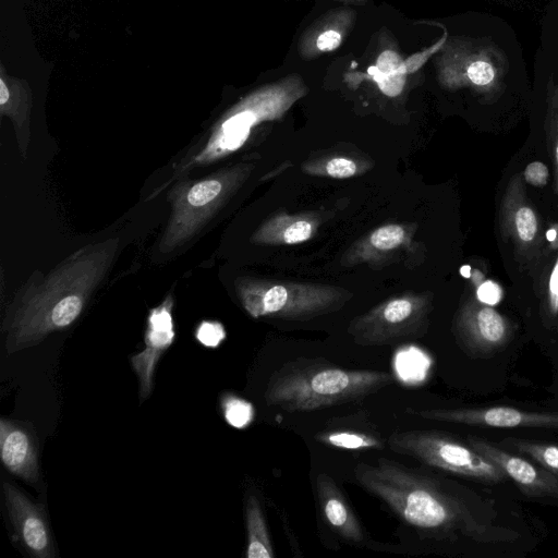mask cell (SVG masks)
<instances>
[{"mask_svg": "<svg viewBox=\"0 0 558 558\" xmlns=\"http://www.w3.org/2000/svg\"><path fill=\"white\" fill-rule=\"evenodd\" d=\"M545 134L555 171V190L558 195V82L550 76L546 85Z\"/></svg>", "mask_w": 558, "mask_h": 558, "instance_id": "19", "label": "cell"}, {"mask_svg": "<svg viewBox=\"0 0 558 558\" xmlns=\"http://www.w3.org/2000/svg\"><path fill=\"white\" fill-rule=\"evenodd\" d=\"M312 235V226L308 221L300 220L288 227L283 233V241L296 244L306 241Z\"/></svg>", "mask_w": 558, "mask_h": 558, "instance_id": "26", "label": "cell"}, {"mask_svg": "<svg viewBox=\"0 0 558 558\" xmlns=\"http://www.w3.org/2000/svg\"><path fill=\"white\" fill-rule=\"evenodd\" d=\"M356 418L345 417L327 423L326 427L315 435V439L328 447L343 450H379L385 448L380 433L362 424Z\"/></svg>", "mask_w": 558, "mask_h": 558, "instance_id": "16", "label": "cell"}, {"mask_svg": "<svg viewBox=\"0 0 558 558\" xmlns=\"http://www.w3.org/2000/svg\"><path fill=\"white\" fill-rule=\"evenodd\" d=\"M548 168L541 161H533L523 171V179L534 186H543L548 181Z\"/></svg>", "mask_w": 558, "mask_h": 558, "instance_id": "28", "label": "cell"}, {"mask_svg": "<svg viewBox=\"0 0 558 558\" xmlns=\"http://www.w3.org/2000/svg\"><path fill=\"white\" fill-rule=\"evenodd\" d=\"M225 420L235 428L247 426L253 418V407L247 401L233 395H225L221 399Z\"/></svg>", "mask_w": 558, "mask_h": 558, "instance_id": "21", "label": "cell"}, {"mask_svg": "<svg viewBox=\"0 0 558 558\" xmlns=\"http://www.w3.org/2000/svg\"><path fill=\"white\" fill-rule=\"evenodd\" d=\"M393 380L385 371L350 369L326 360L296 359L270 375L264 399L268 407L286 412H311L363 400Z\"/></svg>", "mask_w": 558, "mask_h": 558, "instance_id": "3", "label": "cell"}, {"mask_svg": "<svg viewBox=\"0 0 558 558\" xmlns=\"http://www.w3.org/2000/svg\"><path fill=\"white\" fill-rule=\"evenodd\" d=\"M388 448L423 465L488 483L508 478L506 473L469 444L438 430H398L387 438Z\"/></svg>", "mask_w": 558, "mask_h": 558, "instance_id": "4", "label": "cell"}, {"mask_svg": "<svg viewBox=\"0 0 558 558\" xmlns=\"http://www.w3.org/2000/svg\"><path fill=\"white\" fill-rule=\"evenodd\" d=\"M466 440L477 452L498 465L526 496L558 499V475L555 473L490 441L471 435Z\"/></svg>", "mask_w": 558, "mask_h": 558, "instance_id": "12", "label": "cell"}, {"mask_svg": "<svg viewBox=\"0 0 558 558\" xmlns=\"http://www.w3.org/2000/svg\"><path fill=\"white\" fill-rule=\"evenodd\" d=\"M246 525V558H274L275 550L266 517L256 495L250 494L244 506Z\"/></svg>", "mask_w": 558, "mask_h": 558, "instance_id": "18", "label": "cell"}, {"mask_svg": "<svg viewBox=\"0 0 558 558\" xmlns=\"http://www.w3.org/2000/svg\"><path fill=\"white\" fill-rule=\"evenodd\" d=\"M511 333L505 316L482 301L464 305L456 322V335L469 354H487L504 347Z\"/></svg>", "mask_w": 558, "mask_h": 558, "instance_id": "10", "label": "cell"}, {"mask_svg": "<svg viewBox=\"0 0 558 558\" xmlns=\"http://www.w3.org/2000/svg\"><path fill=\"white\" fill-rule=\"evenodd\" d=\"M424 329L421 308L408 299H396L380 311L352 324L350 332L361 345H386L416 338Z\"/></svg>", "mask_w": 558, "mask_h": 558, "instance_id": "8", "label": "cell"}, {"mask_svg": "<svg viewBox=\"0 0 558 558\" xmlns=\"http://www.w3.org/2000/svg\"><path fill=\"white\" fill-rule=\"evenodd\" d=\"M32 100L28 90L19 82L0 77V112L13 123L17 147L23 158L27 155L31 130L29 114Z\"/></svg>", "mask_w": 558, "mask_h": 558, "instance_id": "17", "label": "cell"}, {"mask_svg": "<svg viewBox=\"0 0 558 558\" xmlns=\"http://www.w3.org/2000/svg\"><path fill=\"white\" fill-rule=\"evenodd\" d=\"M410 415L445 423L480 427H536L558 429V412H535L510 407L424 409L407 408Z\"/></svg>", "mask_w": 558, "mask_h": 558, "instance_id": "9", "label": "cell"}, {"mask_svg": "<svg viewBox=\"0 0 558 558\" xmlns=\"http://www.w3.org/2000/svg\"><path fill=\"white\" fill-rule=\"evenodd\" d=\"M119 239L88 244L45 275H34L8 306L3 330L8 352L40 342L51 332L71 326L107 276Z\"/></svg>", "mask_w": 558, "mask_h": 558, "instance_id": "2", "label": "cell"}, {"mask_svg": "<svg viewBox=\"0 0 558 558\" xmlns=\"http://www.w3.org/2000/svg\"><path fill=\"white\" fill-rule=\"evenodd\" d=\"M326 171L331 178L345 179L355 174L356 166L352 160L333 158L327 163Z\"/></svg>", "mask_w": 558, "mask_h": 558, "instance_id": "27", "label": "cell"}, {"mask_svg": "<svg viewBox=\"0 0 558 558\" xmlns=\"http://www.w3.org/2000/svg\"><path fill=\"white\" fill-rule=\"evenodd\" d=\"M173 299L168 295L161 304L150 310L144 336L145 348L131 356V364L140 383V400L151 392L154 376L160 356L171 347L175 338L172 316Z\"/></svg>", "mask_w": 558, "mask_h": 558, "instance_id": "11", "label": "cell"}, {"mask_svg": "<svg viewBox=\"0 0 558 558\" xmlns=\"http://www.w3.org/2000/svg\"><path fill=\"white\" fill-rule=\"evenodd\" d=\"M353 475L365 492L385 502L422 537L463 536L487 543L513 537L512 531L496 529L484 520L464 487L427 469L378 458L374 463L359 462Z\"/></svg>", "mask_w": 558, "mask_h": 558, "instance_id": "1", "label": "cell"}, {"mask_svg": "<svg viewBox=\"0 0 558 558\" xmlns=\"http://www.w3.org/2000/svg\"><path fill=\"white\" fill-rule=\"evenodd\" d=\"M233 182L231 171L179 181L168 194L171 213L160 238V251L177 250L199 233L225 201Z\"/></svg>", "mask_w": 558, "mask_h": 558, "instance_id": "5", "label": "cell"}, {"mask_svg": "<svg viewBox=\"0 0 558 558\" xmlns=\"http://www.w3.org/2000/svg\"><path fill=\"white\" fill-rule=\"evenodd\" d=\"M0 456L9 472L23 481L38 480V460L33 436L27 429L5 418L0 420Z\"/></svg>", "mask_w": 558, "mask_h": 558, "instance_id": "15", "label": "cell"}, {"mask_svg": "<svg viewBox=\"0 0 558 558\" xmlns=\"http://www.w3.org/2000/svg\"><path fill=\"white\" fill-rule=\"evenodd\" d=\"M376 69L383 74H395L404 72L405 64L398 53L386 50L379 54Z\"/></svg>", "mask_w": 558, "mask_h": 558, "instance_id": "25", "label": "cell"}, {"mask_svg": "<svg viewBox=\"0 0 558 558\" xmlns=\"http://www.w3.org/2000/svg\"><path fill=\"white\" fill-rule=\"evenodd\" d=\"M315 485L319 511L328 527L350 545H364L366 531L336 481L327 473H319Z\"/></svg>", "mask_w": 558, "mask_h": 558, "instance_id": "14", "label": "cell"}, {"mask_svg": "<svg viewBox=\"0 0 558 558\" xmlns=\"http://www.w3.org/2000/svg\"><path fill=\"white\" fill-rule=\"evenodd\" d=\"M197 341L206 348H217L226 338L221 324L211 320L202 322L195 331Z\"/></svg>", "mask_w": 558, "mask_h": 558, "instance_id": "23", "label": "cell"}, {"mask_svg": "<svg viewBox=\"0 0 558 558\" xmlns=\"http://www.w3.org/2000/svg\"><path fill=\"white\" fill-rule=\"evenodd\" d=\"M500 445L532 458L537 464L558 475V446L541 441L506 438Z\"/></svg>", "mask_w": 558, "mask_h": 558, "instance_id": "20", "label": "cell"}, {"mask_svg": "<svg viewBox=\"0 0 558 558\" xmlns=\"http://www.w3.org/2000/svg\"><path fill=\"white\" fill-rule=\"evenodd\" d=\"M3 494L15 538L36 558L54 557L53 538L43 508L10 483L3 484Z\"/></svg>", "mask_w": 558, "mask_h": 558, "instance_id": "13", "label": "cell"}, {"mask_svg": "<svg viewBox=\"0 0 558 558\" xmlns=\"http://www.w3.org/2000/svg\"><path fill=\"white\" fill-rule=\"evenodd\" d=\"M508 73L505 52L488 39L461 40L446 57L444 77L451 87H469L486 99L498 97Z\"/></svg>", "mask_w": 558, "mask_h": 558, "instance_id": "6", "label": "cell"}, {"mask_svg": "<svg viewBox=\"0 0 558 558\" xmlns=\"http://www.w3.org/2000/svg\"><path fill=\"white\" fill-rule=\"evenodd\" d=\"M369 73L374 75L381 92L388 96H397L403 88L405 82L403 72L383 74L376 66H373L369 69Z\"/></svg>", "mask_w": 558, "mask_h": 558, "instance_id": "24", "label": "cell"}, {"mask_svg": "<svg viewBox=\"0 0 558 558\" xmlns=\"http://www.w3.org/2000/svg\"><path fill=\"white\" fill-rule=\"evenodd\" d=\"M341 36L335 31H327L317 38V47L322 51H331L339 47Z\"/></svg>", "mask_w": 558, "mask_h": 558, "instance_id": "30", "label": "cell"}, {"mask_svg": "<svg viewBox=\"0 0 558 558\" xmlns=\"http://www.w3.org/2000/svg\"><path fill=\"white\" fill-rule=\"evenodd\" d=\"M547 307L553 316L558 314V256L548 281Z\"/></svg>", "mask_w": 558, "mask_h": 558, "instance_id": "29", "label": "cell"}, {"mask_svg": "<svg viewBox=\"0 0 558 558\" xmlns=\"http://www.w3.org/2000/svg\"><path fill=\"white\" fill-rule=\"evenodd\" d=\"M404 230L398 225H388L373 232L371 243L378 250H391L403 242Z\"/></svg>", "mask_w": 558, "mask_h": 558, "instance_id": "22", "label": "cell"}, {"mask_svg": "<svg viewBox=\"0 0 558 558\" xmlns=\"http://www.w3.org/2000/svg\"><path fill=\"white\" fill-rule=\"evenodd\" d=\"M499 228L502 239L514 247L521 264L538 258L543 242L542 225L527 198L524 179L519 173L512 175L502 195Z\"/></svg>", "mask_w": 558, "mask_h": 558, "instance_id": "7", "label": "cell"}]
</instances>
